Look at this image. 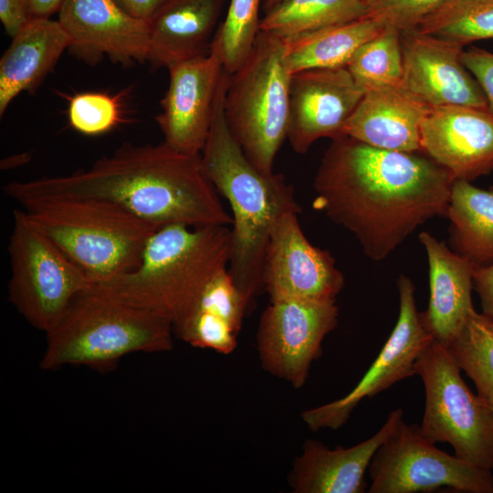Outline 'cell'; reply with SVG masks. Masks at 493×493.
<instances>
[{
  "label": "cell",
  "mask_w": 493,
  "mask_h": 493,
  "mask_svg": "<svg viewBox=\"0 0 493 493\" xmlns=\"http://www.w3.org/2000/svg\"><path fill=\"white\" fill-rule=\"evenodd\" d=\"M69 125L86 135L105 133L121 121L119 99L103 92H82L68 98Z\"/></svg>",
  "instance_id": "4dcf8cb0"
},
{
  "label": "cell",
  "mask_w": 493,
  "mask_h": 493,
  "mask_svg": "<svg viewBox=\"0 0 493 493\" xmlns=\"http://www.w3.org/2000/svg\"><path fill=\"white\" fill-rule=\"evenodd\" d=\"M336 300L278 299L264 310L257 333L261 366L294 388L302 387L321 344L338 325Z\"/></svg>",
  "instance_id": "8fae6325"
},
{
  "label": "cell",
  "mask_w": 493,
  "mask_h": 493,
  "mask_svg": "<svg viewBox=\"0 0 493 493\" xmlns=\"http://www.w3.org/2000/svg\"><path fill=\"white\" fill-rule=\"evenodd\" d=\"M492 473H493V470H492Z\"/></svg>",
  "instance_id": "60d3db41"
},
{
  "label": "cell",
  "mask_w": 493,
  "mask_h": 493,
  "mask_svg": "<svg viewBox=\"0 0 493 493\" xmlns=\"http://www.w3.org/2000/svg\"><path fill=\"white\" fill-rule=\"evenodd\" d=\"M225 0H166L148 21V60L155 67L205 55Z\"/></svg>",
  "instance_id": "7402d4cb"
},
{
  "label": "cell",
  "mask_w": 493,
  "mask_h": 493,
  "mask_svg": "<svg viewBox=\"0 0 493 493\" xmlns=\"http://www.w3.org/2000/svg\"><path fill=\"white\" fill-rule=\"evenodd\" d=\"M17 203L92 286L134 269L158 228L102 199L38 196Z\"/></svg>",
  "instance_id": "8992f818"
},
{
  "label": "cell",
  "mask_w": 493,
  "mask_h": 493,
  "mask_svg": "<svg viewBox=\"0 0 493 493\" xmlns=\"http://www.w3.org/2000/svg\"><path fill=\"white\" fill-rule=\"evenodd\" d=\"M418 29L464 47L493 38V0H443Z\"/></svg>",
  "instance_id": "83f0119b"
},
{
  "label": "cell",
  "mask_w": 493,
  "mask_h": 493,
  "mask_svg": "<svg viewBox=\"0 0 493 493\" xmlns=\"http://www.w3.org/2000/svg\"><path fill=\"white\" fill-rule=\"evenodd\" d=\"M488 402L489 403V404H490V406H491V408L493 410V398L488 399Z\"/></svg>",
  "instance_id": "ab89813d"
},
{
  "label": "cell",
  "mask_w": 493,
  "mask_h": 493,
  "mask_svg": "<svg viewBox=\"0 0 493 493\" xmlns=\"http://www.w3.org/2000/svg\"><path fill=\"white\" fill-rule=\"evenodd\" d=\"M13 217L8 299L27 322L47 334L92 285L23 209L14 210Z\"/></svg>",
  "instance_id": "ba28073f"
},
{
  "label": "cell",
  "mask_w": 493,
  "mask_h": 493,
  "mask_svg": "<svg viewBox=\"0 0 493 493\" xmlns=\"http://www.w3.org/2000/svg\"><path fill=\"white\" fill-rule=\"evenodd\" d=\"M230 75L226 71L223 76L210 131L200 156L206 177L230 205L228 271L250 302L263 290L265 257L273 228L285 213L299 214L301 208L284 176L257 168L231 133L225 114Z\"/></svg>",
  "instance_id": "3957f363"
},
{
  "label": "cell",
  "mask_w": 493,
  "mask_h": 493,
  "mask_svg": "<svg viewBox=\"0 0 493 493\" xmlns=\"http://www.w3.org/2000/svg\"><path fill=\"white\" fill-rule=\"evenodd\" d=\"M230 253L229 226L166 225L150 236L134 269L92 287L174 327L207 284L228 268Z\"/></svg>",
  "instance_id": "277c9868"
},
{
  "label": "cell",
  "mask_w": 493,
  "mask_h": 493,
  "mask_svg": "<svg viewBox=\"0 0 493 493\" xmlns=\"http://www.w3.org/2000/svg\"><path fill=\"white\" fill-rule=\"evenodd\" d=\"M58 20L69 47L85 58L107 55L123 64L148 60V21L130 16L113 0H64Z\"/></svg>",
  "instance_id": "ac0fdd59"
},
{
  "label": "cell",
  "mask_w": 493,
  "mask_h": 493,
  "mask_svg": "<svg viewBox=\"0 0 493 493\" xmlns=\"http://www.w3.org/2000/svg\"><path fill=\"white\" fill-rule=\"evenodd\" d=\"M370 493L433 492L440 488L493 493L491 470L472 466L438 449L420 426L402 418L369 466Z\"/></svg>",
  "instance_id": "30bf717a"
},
{
  "label": "cell",
  "mask_w": 493,
  "mask_h": 493,
  "mask_svg": "<svg viewBox=\"0 0 493 493\" xmlns=\"http://www.w3.org/2000/svg\"><path fill=\"white\" fill-rule=\"evenodd\" d=\"M462 62L478 82L493 114V53L473 47L463 51Z\"/></svg>",
  "instance_id": "836d02e7"
},
{
  "label": "cell",
  "mask_w": 493,
  "mask_h": 493,
  "mask_svg": "<svg viewBox=\"0 0 493 493\" xmlns=\"http://www.w3.org/2000/svg\"><path fill=\"white\" fill-rule=\"evenodd\" d=\"M366 16L363 0H285L265 12L260 31L285 39Z\"/></svg>",
  "instance_id": "484cf974"
},
{
  "label": "cell",
  "mask_w": 493,
  "mask_h": 493,
  "mask_svg": "<svg viewBox=\"0 0 493 493\" xmlns=\"http://www.w3.org/2000/svg\"><path fill=\"white\" fill-rule=\"evenodd\" d=\"M173 333L170 320L90 287L47 333L39 365L44 370L67 365L112 370L131 353L170 351Z\"/></svg>",
  "instance_id": "5b68a950"
},
{
  "label": "cell",
  "mask_w": 493,
  "mask_h": 493,
  "mask_svg": "<svg viewBox=\"0 0 493 493\" xmlns=\"http://www.w3.org/2000/svg\"><path fill=\"white\" fill-rule=\"evenodd\" d=\"M363 93L346 67L291 74L287 139L293 151L304 154L320 139L343 135Z\"/></svg>",
  "instance_id": "2e32d148"
},
{
  "label": "cell",
  "mask_w": 493,
  "mask_h": 493,
  "mask_svg": "<svg viewBox=\"0 0 493 493\" xmlns=\"http://www.w3.org/2000/svg\"><path fill=\"white\" fill-rule=\"evenodd\" d=\"M443 0H363L367 16L381 20L401 32L419 27Z\"/></svg>",
  "instance_id": "d6a6232c"
},
{
  "label": "cell",
  "mask_w": 493,
  "mask_h": 493,
  "mask_svg": "<svg viewBox=\"0 0 493 493\" xmlns=\"http://www.w3.org/2000/svg\"><path fill=\"white\" fill-rule=\"evenodd\" d=\"M454 181L424 152L380 149L343 134L320 161L314 206L382 261L418 226L446 217Z\"/></svg>",
  "instance_id": "6da1fadb"
},
{
  "label": "cell",
  "mask_w": 493,
  "mask_h": 493,
  "mask_svg": "<svg viewBox=\"0 0 493 493\" xmlns=\"http://www.w3.org/2000/svg\"><path fill=\"white\" fill-rule=\"evenodd\" d=\"M414 372L423 381L425 404L419 425L433 443L446 442L463 461L493 470V410L474 394L446 349L436 341L422 352Z\"/></svg>",
  "instance_id": "9c48e42d"
},
{
  "label": "cell",
  "mask_w": 493,
  "mask_h": 493,
  "mask_svg": "<svg viewBox=\"0 0 493 493\" xmlns=\"http://www.w3.org/2000/svg\"><path fill=\"white\" fill-rule=\"evenodd\" d=\"M284 1L285 0H263L264 11L267 12V10L271 9L272 7L279 5Z\"/></svg>",
  "instance_id": "f35d334b"
},
{
  "label": "cell",
  "mask_w": 493,
  "mask_h": 493,
  "mask_svg": "<svg viewBox=\"0 0 493 493\" xmlns=\"http://www.w3.org/2000/svg\"><path fill=\"white\" fill-rule=\"evenodd\" d=\"M429 109L401 86L368 89L342 134L380 149L422 152L421 126Z\"/></svg>",
  "instance_id": "ffe728a7"
},
{
  "label": "cell",
  "mask_w": 493,
  "mask_h": 493,
  "mask_svg": "<svg viewBox=\"0 0 493 493\" xmlns=\"http://www.w3.org/2000/svg\"><path fill=\"white\" fill-rule=\"evenodd\" d=\"M34 17H49L58 12L64 0H29Z\"/></svg>",
  "instance_id": "74e56055"
},
{
  "label": "cell",
  "mask_w": 493,
  "mask_h": 493,
  "mask_svg": "<svg viewBox=\"0 0 493 493\" xmlns=\"http://www.w3.org/2000/svg\"><path fill=\"white\" fill-rule=\"evenodd\" d=\"M473 285L479 297L482 312L493 319V263L474 267Z\"/></svg>",
  "instance_id": "d590c367"
},
{
  "label": "cell",
  "mask_w": 493,
  "mask_h": 493,
  "mask_svg": "<svg viewBox=\"0 0 493 493\" xmlns=\"http://www.w3.org/2000/svg\"><path fill=\"white\" fill-rule=\"evenodd\" d=\"M428 262L430 296L420 312L425 329L444 347L474 309V266L427 232L419 234Z\"/></svg>",
  "instance_id": "44dd1931"
},
{
  "label": "cell",
  "mask_w": 493,
  "mask_h": 493,
  "mask_svg": "<svg viewBox=\"0 0 493 493\" xmlns=\"http://www.w3.org/2000/svg\"><path fill=\"white\" fill-rule=\"evenodd\" d=\"M344 277L331 254L304 235L299 213H285L272 230L266 251L263 289L278 299L336 300Z\"/></svg>",
  "instance_id": "4fadbf2b"
},
{
  "label": "cell",
  "mask_w": 493,
  "mask_h": 493,
  "mask_svg": "<svg viewBox=\"0 0 493 493\" xmlns=\"http://www.w3.org/2000/svg\"><path fill=\"white\" fill-rule=\"evenodd\" d=\"M169 86L156 121L163 142L187 154H201L207 140L218 89L226 72L216 53L171 65Z\"/></svg>",
  "instance_id": "5bb4252c"
},
{
  "label": "cell",
  "mask_w": 493,
  "mask_h": 493,
  "mask_svg": "<svg viewBox=\"0 0 493 493\" xmlns=\"http://www.w3.org/2000/svg\"><path fill=\"white\" fill-rule=\"evenodd\" d=\"M401 408L393 410L383 425L370 438L348 448L330 449L309 439L295 459L288 484L295 493H363L365 472L381 445L403 418Z\"/></svg>",
  "instance_id": "d6986e66"
},
{
  "label": "cell",
  "mask_w": 493,
  "mask_h": 493,
  "mask_svg": "<svg viewBox=\"0 0 493 493\" xmlns=\"http://www.w3.org/2000/svg\"><path fill=\"white\" fill-rule=\"evenodd\" d=\"M397 288L400 301L398 319L379 355L349 393L301 414L302 420L311 431L339 429L362 400L372 398L395 383L415 374L414 364L434 338L422 322L412 280L405 275H400Z\"/></svg>",
  "instance_id": "7c38bea8"
},
{
  "label": "cell",
  "mask_w": 493,
  "mask_h": 493,
  "mask_svg": "<svg viewBox=\"0 0 493 493\" xmlns=\"http://www.w3.org/2000/svg\"><path fill=\"white\" fill-rule=\"evenodd\" d=\"M385 24L366 16L282 39L288 71L346 67L356 50Z\"/></svg>",
  "instance_id": "cb8c5ba5"
},
{
  "label": "cell",
  "mask_w": 493,
  "mask_h": 493,
  "mask_svg": "<svg viewBox=\"0 0 493 493\" xmlns=\"http://www.w3.org/2000/svg\"><path fill=\"white\" fill-rule=\"evenodd\" d=\"M464 46L421 32H401V88L428 108L488 109L478 82L464 66Z\"/></svg>",
  "instance_id": "9a60e30c"
},
{
  "label": "cell",
  "mask_w": 493,
  "mask_h": 493,
  "mask_svg": "<svg viewBox=\"0 0 493 493\" xmlns=\"http://www.w3.org/2000/svg\"><path fill=\"white\" fill-rule=\"evenodd\" d=\"M346 68L364 91L400 86L403 72L401 31L385 25L356 50Z\"/></svg>",
  "instance_id": "f1b7e54d"
},
{
  "label": "cell",
  "mask_w": 493,
  "mask_h": 493,
  "mask_svg": "<svg viewBox=\"0 0 493 493\" xmlns=\"http://www.w3.org/2000/svg\"><path fill=\"white\" fill-rule=\"evenodd\" d=\"M4 192L16 202L38 196L107 200L155 227L232 225L231 215L204 172L200 154L183 153L164 142L125 143L86 170L11 182Z\"/></svg>",
  "instance_id": "7a4b0ae2"
},
{
  "label": "cell",
  "mask_w": 493,
  "mask_h": 493,
  "mask_svg": "<svg viewBox=\"0 0 493 493\" xmlns=\"http://www.w3.org/2000/svg\"><path fill=\"white\" fill-rule=\"evenodd\" d=\"M446 217L451 250L474 267L493 263V189L455 180Z\"/></svg>",
  "instance_id": "d4e9b609"
},
{
  "label": "cell",
  "mask_w": 493,
  "mask_h": 493,
  "mask_svg": "<svg viewBox=\"0 0 493 493\" xmlns=\"http://www.w3.org/2000/svg\"><path fill=\"white\" fill-rule=\"evenodd\" d=\"M422 152L454 180L471 182L493 171V114L488 109L441 106L421 126Z\"/></svg>",
  "instance_id": "e0dca14e"
},
{
  "label": "cell",
  "mask_w": 493,
  "mask_h": 493,
  "mask_svg": "<svg viewBox=\"0 0 493 493\" xmlns=\"http://www.w3.org/2000/svg\"><path fill=\"white\" fill-rule=\"evenodd\" d=\"M34 18L29 0H0V20L5 32L15 37Z\"/></svg>",
  "instance_id": "e575fe53"
},
{
  "label": "cell",
  "mask_w": 493,
  "mask_h": 493,
  "mask_svg": "<svg viewBox=\"0 0 493 493\" xmlns=\"http://www.w3.org/2000/svg\"><path fill=\"white\" fill-rule=\"evenodd\" d=\"M291 73L283 40L260 31L240 68L230 75L225 114L234 138L260 171L273 173L288 136Z\"/></svg>",
  "instance_id": "52a82bcc"
},
{
  "label": "cell",
  "mask_w": 493,
  "mask_h": 493,
  "mask_svg": "<svg viewBox=\"0 0 493 493\" xmlns=\"http://www.w3.org/2000/svg\"><path fill=\"white\" fill-rule=\"evenodd\" d=\"M130 16L149 21L166 0H113Z\"/></svg>",
  "instance_id": "8d00e7d4"
},
{
  "label": "cell",
  "mask_w": 493,
  "mask_h": 493,
  "mask_svg": "<svg viewBox=\"0 0 493 493\" xmlns=\"http://www.w3.org/2000/svg\"><path fill=\"white\" fill-rule=\"evenodd\" d=\"M0 60V115L22 91L34 90L53 69L69 38L58 20L34 17L15 37Z\"/></svg>",
  "instance_id": "603a6c76"
},
{
  "label": "cell",
  "mask_w": 493,
  "mask_h": 493,
  "mask_svg": "<svg viewBox=\"0 0 493 493\" xmlns=\"http://www.w3.org/2000/svg\"><path fill=\"white\" fill-rule=\"evenodd\" d=\"M445 348L477 393L493 398V319L474 309Z\"/></svg>",
  "instance_id": "4316f807"
},
{
  "label": "cell",
  "mask_w": 493,
  "mask_h": 493,
  "mask_svg": "<svg viewBox=\"0 0 493 493\" xmlns=\"http://www.w3.org/2000/svg\"><path fill=\"white\" fill-rule=\"evenodd\" d=\"M262 0H230L224 21L216 28L210 51L217 54L232 74L249 56L260 32Z\"/></svg>",
  "instance_id": "f546056e"
},
{
  "label": "cell",
  "mask_w": 493,
  "mask_h": 493,
  "mask_svg": "<svg viewBox=\"0 0 493 493\" xmlns=\"http://www.w3.org/2000/svg\"><path fill=\"white\" fill-rule=\"evenodd\" d=\"M248 304L226 268L207 284L190 311L195 309L215 315L239 331Z\"/></svg>",
  "instance_id": "1f68e13d"
}]
</instances>
